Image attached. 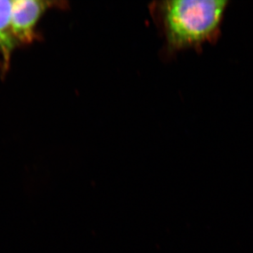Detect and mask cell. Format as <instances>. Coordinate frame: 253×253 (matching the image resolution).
I'll return each mask as SVG.
<instances>
[{
    "label": "cell",
    "mask_w": 253,
    "mask_h": 253,
    "mask_svg": "<svg viewBox=\"0 0 253 253\" xmlns=\"http://www.w3.org/2000/svg\"><path fill=\"white\" fill-rule=\"evenodd\" d=\"M227 0H171L155 1L150 11L165 39L169 54L201 49L219 39Z\"/></svg>",
    "instance_id": "cell-1"
},
{
    "label": "cell",
    "mask_w": 253,
    "mask_h": 253,
    "mask_svg": "<svg viewBox=\"0 0 253 253\" xmlns=\"http://www.w3.org/2000/svg\"><path fill=\"white\" fill-rule=\"evenodd\" d=\"M66 1H13L11 27L17 44H28L38 39L36 29L42 16L53 7H67Z\"/></svg>",
    "instance_id": "cell-2"
},
{
    "label": "cell",
    "mask_w": 253,
    "mask_h": 253,
    "mask_svg": "<svg viewBox=\"0 0 253 253\" xmlns=\"http://www.w3.org/2000/svg\"><path fill=\"white\" fill-rule=\"evenodd\" d=\"M13 1L0 0V51L2 55L3 71L9 67L11 53L17 42L11 27Z\"/></svg>",
    "instance_id": "cell-3"
}]
</instances>
